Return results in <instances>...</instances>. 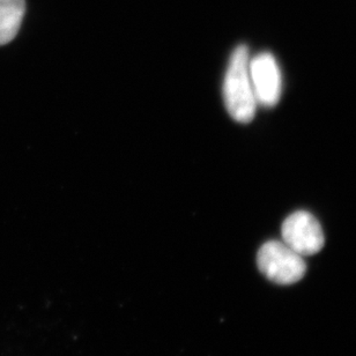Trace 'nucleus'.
<instances>
[{
    "label": "nucleus",
    "instance_id": "nucleus-2",
    "mask_svg": "<svg viewBox=\"0 0 356 356\" xmlns=\"http://www.w3.org/2000/svg\"><path fill=\"white\" fill-rule=\"evenodd\" d=\"M257 264L268 280L281 286L296 284L307 272L303 256L279 241L263 244L258 251Z\"/></svg>",
    "mask_w": 356,
    "mask_h": 356
},
{
    "label": "nucleus",
    "instance_id": "nucleus-1",
    "mask_svg": "<svg viewBox=\"0 0 356 356\" xmlns=\"http://www.w3.org/2000/svg\"><path fill=\"white\" fill-rule=\"evenodd\" d=\"M249 49L241 44L234 50L223 81V99L227 111L238 123L254 120L257 101L249 73Z\"/></svg>",
    "mask_w": 356,
    "mask_h": 356
},
{
    "label": "nucleus",
    "instance_id": "nucleus-3",
    "mask_svg": "<svg viewBox=\"0 0 356 356\" xmlns=\"http://www.w3.org/2000/svg\"><path fill=\"white\" fill-rule=\"evenodd\" d=\"M284 243L303 257L322 250L325 237L318 220L312 213L298 211L288 216L281 227Z\"/></svg>",
    "mask_w": 356,
    "mask_h": 356
},
{
    "label": "nucleus",
    "instance_id": "nucleus-5",
    "mask_svg": "<svg viewBox=\"0 0 356 356\" xmlns=\"http://www.w3.org/2000/svg\"><path fill=\"white\" fill-rule=\"evenodd\" d=\"M26 12L24 0H0V45L13 41Z\"/></svg>",
    "mask_w": 356,
    "mask_h": 356
},
{
    "label": "nucleus",
    "instance_id": "nucleus-4",
    "mask_svg": "<svg viewBox=\"0 0 356 356\" xmlns=\"http://www.w3.org/2000/svg\"><path fill=\"white\" fill-rule=\"evenodd\" d=\"M249 73L258 106L272 108L280 101L282 80L277 59L270 52L250 58Z\"/></svg>",
    "mask_w": 356,
    "mask_h": 356
}]
</instances>
